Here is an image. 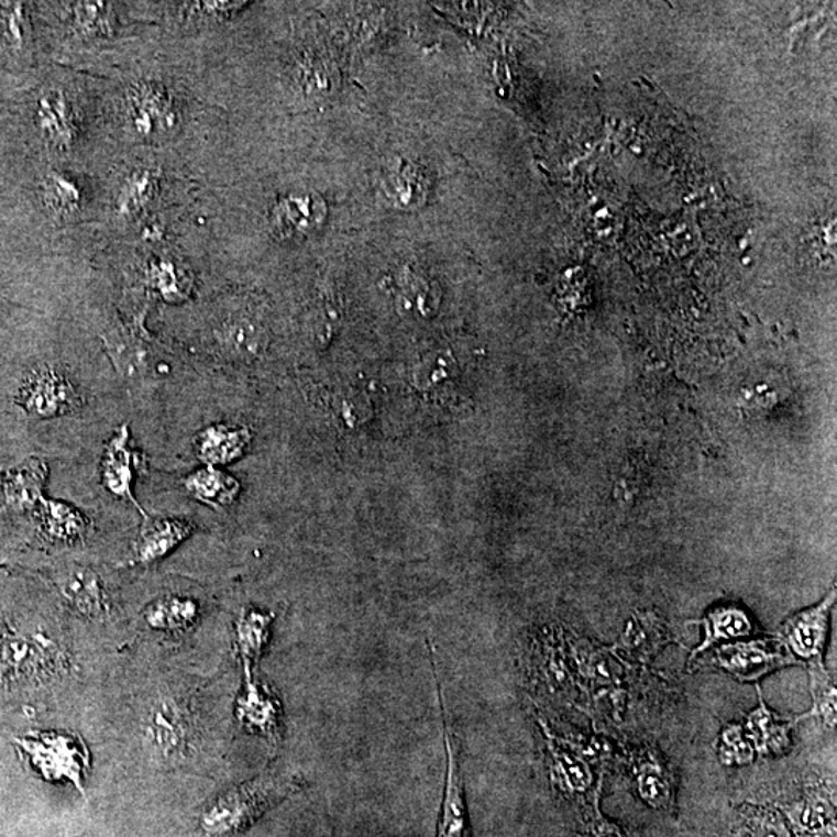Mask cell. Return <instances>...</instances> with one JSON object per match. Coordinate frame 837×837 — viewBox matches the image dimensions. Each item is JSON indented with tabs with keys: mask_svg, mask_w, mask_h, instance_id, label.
I'll return each instance as SVG.
<instances>
[{
	"mask_svg": "<svg viewBox=\"0 0 837 837\" xmlns=\"http://www.w3.org/2000/svg\"><path fill=\"white\" fill-rule=\"evenodd\" d=\"M434 680H437L438 696L441 701L442 730H444L447 752L445 791L437 837H472L467 805H465L464 782H462L460 741L447 722L444 696H442L437 673H434Z\"/></svg>",
	"mask_w": 837,
	"mask_h": 837,
	"instance_id": "obj_6",
	"label": "cell"
},
{
	"mask_svg": "<svg viewBox=\"0 0 837 837\" xmlns=\"http://www.w3.org/2000/svg\"><path fill=\"white\" fill-rule=\"evenodd\" d=\"M199 607L192 598L166 596L153 602L146 608V623L158 631H188L196 624Z\"/></svg>",
	"mask_w": 837,
	"mask_h": 837,
	"instance_id": "obj_21",
	"label": "cell"
},
{
	"mask_svg": "<svg viewBox=\"0 0 837 837\" xmlns=\"http://www.w3.org/2000/svg\"><path fill=\"white\" fill-rule=\"evenodd\" d=\"M320 221V202L309 195L286 196L272 211V222L283 234L309 233Z\"/></svg>",
	"mask_w": 837,
	"mask_h": 837,
	"instance_id": "obj_19",
	"label": "cell"
},
{
	"mask_svg": "<svg viewBox=\"0 0 837 837\" xmlns=\"http://www.w3.org/2000/svg\"><path fill=\"white\" fill-rule=\"evenodd\" d=\"M746 819L753 837H793L785 819L775 810L746 808Z\"/></svg>",
	"mask_w": 837,
	"mask_h": 837,
	"instance_id": "obj_33",
	"label": "cell"
},
{
	"mask_svg": "<svg viewBox=\"0 0 837 837\" xmlns=\"http://www.w3.org/2000/svg\"><path fill=\"white\" fill-rule=\"evenodd\" d=\"M299 788V780L265 774L219 794L200 813L192 837H241Z\"/></svg>",
	"mask_w": 837,
	"mask_h": 837,
	"instance_id": "obj_2",
	"label": "cell"
},
{
	"mask_svg": "<svg viewBox=\"0 0 837 837\" xmlns=\"http://www.w3.org/2000/svg\"><path fill=\"white\" fill-rule=\"evenodd\" d=\"M718 759L725 767H746L756 759V751L746 738L744 726L730 723L718 737Z\"/></svg>",
	"mask_w": 837,
	"mask_h": 837,
	"instance_id": "obj_30",
	"label": "cell"
},
{
	"mask_svg": "<svg viewBox=\"0 0 837 837\" xmlns=\"http://www.w3.org/2000/svg\"><path fill=\"white\" fill-rule=\"evenodd\" d=\"M249 441L250 434L245 428L208 427L197 439V452L207 467H214L241 456Z\"/></svg>",
	"mask_w": 837,
	"mask_h": 837,
	"instance_id": "obj_17",
	"label": "cell"
},
{
	"mask_svg": "<svg viewBox=\"0 0 837 837\" xmlns=\"http://www.w3.org/2000/svg\"><path fill=\"white\" fill-rule=\"evenodd\" d=\"M195 526L179 518H165V520H147L145 528L140 533L137 547H135L134 562L150 564L168 555L173 549L179 547L181 541L191 536Z\"/></svg>",
	"mask_w": 837,
	"mask_h": 837,
	"instance_id": "obj_15",
	"label": "cell"
},
{
	"mask_svg": "<svg viewBox=\"0 0 837 837\" xmlns=\"http://www.w3.org/2000/svg\"><path fill=\"white\" fill-rule=\"evenodd\" d=\"M714 662L738 681L752 683L797 661L779 639H741L715 650Z\"/></svg>",
	"mask_w": 837,
	"mask_h": 837,
	"instance_id": "obj_4",
	"label": "cell"
},
{
	"mask_svg": "<svg viewBox=\"0 0 837 837\" xmlns=\"http://www.w3.org/2000/svg\"><path fill=\"white\" fill-rule=\"evenodd\" d=\"M147 283L153 287L155 291L162 295L163 298L180 299L185 297V284L181 283V274L177 271L176 265L166 263V261H158L151 265L147 271Z\"/></svg>",
	"mask_w": 837,
	"mask_h": 837,
	"instance_id": "obj_32",
	"label": "cell"
},
{
	"mask_svg": "<svg viewBox=\"0 0 837 837\" xmlns=\"http://www.w3.org/2000/svg\"><path fill=\"white\" fill-rule=\"evenodd\" d=\"M384 189L394 206L404 210L418 208L426 200V177L418 166L401 162L386 173Z\"/></svg>",
	"mask_w": 837,
	"mask_h": 837,
	"instance_id": "obj_22",
	"label": "cell"
},
{
	"mask_svg": "<svg viewBox=\"0 0 837 837\" xmlns=\"http://www.w3.org/2000/svg\"><path fill=\"white\" fill-rule=\"evenodd\" d=\"M158 184L161 179L153 168H135L129 173L115 197L117 216L121 219L137 218L153 202Z\"/></svg>",
	"mask_w": 837,
	"mask_h": 837,
	"instance_id": "obj_20",
	"label": "cell"
},
{
	"mask_svg": "<svg viewBox=\"0 0 837 837\" xmlns=\"http://www.w3.org/2000/svg\"><path fill=\"white\" fill-rule=\"evenodd\" d=\"M26 16L21 3H0V44L18 51L25 44Z\"/></svg>",
	"mask_w": 837,
	"mask_h": 837,
	"instance_id": "obj_31",
	"label": "cell"
},
{
	"mask_svg": "<svg viewBox=\"0 0 837 837\" xmlns=\"http://www.w3.org/2000/svg\"><path fill=\"white\" fill-rule=\"evenodd\" d=\"M244 2H189L184 3L185 10L188 13L197 14V16L221 19L230 18L231 14L236 13L244 7Z\"/></svg>",
	"mask_w": 837,
	"mask_h": 837,
	"instance_id": "obj_35",
	"label": "cell"
},
{
	"mask_svg": "<svg viewBox=\"0 0 837 837\" xmlns=\"http://www.w3.org/2000/svg\"><path fill=\"white\" fill-rule=\"evenodd\" d=\"M35 123L45 142L69 150L78 139L77 113L63 90L48 89L36 98Z\"/></svg>",
	"mask_w": 837,
	"mask_h": 837,
	"instance_id": "obj_10",
	"label": "cell"
},
{
	"mask_svg": "<svg viewBox=\"0 0 837 837\" xmlns=\"http://www.w3.org/2000/svg\"><path fill=\"white\" fill-rule=\"evenodd\" d=\"M41 525L51 539L74 543L85 539L89 522L74 506L59 502H43L40 510Z\"/></svg>",
	"mask_w": 837,
	"mask_h": 837,
	"instance_id": "obj_23",
	"label": "cell"
},
{
	"mask_svg": "<svg viewBox=\"0 0 837 837\" xmlns=\"http://www.w3.org/2000/svg\"><path fill=\"white\" fill-rule=\"evenodd\" d=\"M833 817V808L828 801L822 797H812L805 802L801 813V825L808 832H821L829 824Z\"/></svg>",
	"mask_w": 837,
	"mask_h": 837,
	"instance_id": "obj_34",
	"label": "cell"
},
{
	"mask_svg": "<svg viewBox=\"0 0 837 837\" xmlns=\"http://www.w3.org/2000/svg\"><path fill=\"white\" fill-rule=\"evenodd\" d=\"M128 119L140 137H153L177 126L179 109L173 95L157 82H139L129 90Z\"/></svg>",
	"mask_w": 837,
	"mask_h": 837,
	"instance_id": "obj_9",
	"label": "cell"
},
{
	"mask_svg": "<svg viewBox=\"0 0 837 837\" xmlns=\"http://www.w3.org/2000/svg\"><path fill=\"white\" fill-rule=\"evenodd\" d=\"M238 719L250 733L263 735L272 744H278L282 707L267 685L257 683L253 675H245L244 691L238 700Z\"/></svg>",
	"mask_w": 837,
	"mask_h": 837,
	"instance_id": "obj_11",
	"label": "cell"
},
{
	"mask_svg": "<svg viewBox=\"0 0 837 837\" xmlns=\"http://www.w3.org/2000/svg\"><path fill=\"white\" fill-rule=\"evenodd\" d=\"M70 669L69 654L41 625L0 617V693H21L53 683Z\"/></svg>",
	"mask_w": 837,
	"mask_h": 837,
	"instance_id": "obj_1",
	"label": "cell"
},
{
	"mask_svg": "<svg viewBox=\"0 0 837 837\" xmlns=\"http://www.w3.org/2000/svg\"><path fill=\"white\" fill-rule=\"evenodd\" d=\"M810 687H812L813 709L799 719L816 717L829 729L836 727V684L825 670L824 661L810 662Z\"/></svg>",
	"mask_w": 837,
	"mask_h": 837,
	"instance_id": "obj_28",
	"label": "cell"
},
{
	"mask_svg": "<svg viewBox=\"0 0 837 837\" xmlns=\"http://www.w3.org/2000/svg\"><path fill=\"white\" fill-rule=\"evenodd\" d=\"M146 735L163 759H184L195 740L191 709L184 700L163 696L147 712Z\"/></svg>",
	"mask_w": 837,
	"mask_h": 837,
	"instance_id": "obj_5",
	"label": "cell"
},
{
	"mask_svg": "<svg viewBox=\"0 0 837 837\" xmlns=\"http://www.w3.org/2000/svg\"><path fill=\"white\" fill-rule=\"evenodd\" d=\"M759 706L746 717L744 726L746 738L752 745L753 751L760 757H778L790 751L793 746L791 729L794 722H786L779 717L774 711L769 709L761 696L760 687Z\"/></svg>",
	"mask_w": 837,
	"mask_h": 837,
	"instance_id": "obj_13",
	"label": "cell"
},
{
	"mask_svg": "<svg viewBox=\"0 0 837 837\" xmlns=\"http://www.w3.org/2000/svg\"><path fill=\"white\" fill-rule=\"evenodd\" d=\"M134 453L129 445L128 427H121L115 437L106 449L103 458V480L104 486L120 498H126L132 503L143 517H146L145 510L139 506L137 499L132 494V481H134Z\"/></svg>",
	"mask_w": 837,
	"mask_h": 837,
	"instance_id": "obj_16",
	"label": "cell"
},
{
	"mask_svg": "<svg viewBox=\"0 0 837 837\" xmlns=\"http://www.w3.org/2000/svg\"><path fill=\"white\" fill-rule=\"evenodd\" d=\"M60 596L75 612L90 619L108 615V594L101 579L89 568L70 566L55 577Z\"/></svg>",
	"mask_w": 837,
	"mask_h": 837,
	"instance_id": "obj_12",
	"label": "cell"
},
{
	"mask_svg": "<svg viewBox=\"0 0 837 837\" xmlns=\"http://www.w3.org/2000/svg\"><path fill=\"white\" fill-rule=\"evenodd\" d=\"M70 26L78 36L106 37L113 32V10L106 2H71L67 3Z\"/></svg>",
	"mask_w": 837,
	"mask_h": 837,
	"instance_id": "obj_26",
	"label": "cell"
},
{
	"mask_svg": "<svg viewBox=\"0 0 837 837\" xmlns=\"http://www.w3.org/2000/svg\"><path fill=\"white\" fill-rule=\"evenodd\" d=\"M835 602L836 591L833 590L819 604L795 613L783 623L779 641L793 657L808 662L824 661L822 657L827 647L829 616Z\"/></svg>",
	"mask_w": 837,
	"mask_h": 837,
	"instance_id": "obj_7",
	"label": "cell"
},
{
	"mask_svg": "<svg viewBox=\"0 0 837 837\" xmlns=\"http://www.w3.org/2000/svg\"><path fill=\"white\" fill-rule=\"evenodd\" d=\"M636 786L647 805L665 808L672 799V783L664 764L654 756L642 757L635 767Z\"/></svg>",
	"mask_w": 837,
	"mask_h": 837,
	"instance_id": "obj_25",
	"label": "cell"
},
{
	"mask_svg": "<svg viewBox=\"0 0 837 837\" xmlns=\"http://www.w3.org/2000/svg\"><path fill=\"white\" fill-rule=\"evenodd\" d=\"M14 745L32 768L48 782H70L85 794L89 751L78 737L64 733H33L14 738Z\"/></svg>",
	"mask_w": 837,
	"mask_h": 837,
	"instance_id": "obj_3",
	"label": "cell"
},
{
	"mask_svg": "<svg viewBox=\"0 0 837 837\" xmlns=\"http://www.w3.org/2000/svg\"><path fill=\"white\" fill-rule=\"evenodd\" d=\"M185 486L199 502L207 505L225 506L238 494V483L214 467H206L189 475Z\"/></svg>",
	"mask_w": 837,
	"mask_h": 837,
	"instance_id": "obj_27",
	"label": "cell"
},
{
	"mask_svg": "<svg viewBox=\"0 0 837 837\" xmlns=\"http://www.w3.org/2000/svg\"><path fill=\"white\" fill-rule=\"evenodd\" d=\"M590 837H624L623 832L615 824L607 821H598L591 828Z\"/></svg>",
	"mask_w": 837,
	"mask_h": 837,
	"instance_id": "obj_36",
	"label": "cell"
},
{
	"mask_svg": "<svg viewBox=\"0 0 837 837\" xmlns=\"http://www.w3.org/2000/svg\"><path fill=\"white\" fill-rule=\"evenodd\" d=\"M700 624L704 627V639L692 651L691 662L717 643L741 641V639L751 638L756 632L752 617L737 605H719L712 608Z\"/></svg>",
	"mask_w": 837,
	"mask_h": 837,
	"instance_id": "obj_14",
	"label": "cell"
},
{
	"mask_svg": "<svg viewBox=\"0 0 837 837\" xmlns=\"http://www.w3.org/2000/svg\"><path fill=\"white\" fill-rule=\"evenodd\" d=\"M549 759H551L552 782L560 791L568 794H582L594 782L593 771L582 757L568 751L562 745L549 738Z\"/></svg>",
	"mask_w": 837,
	"mask_h": 837,
	"instance_id": "obj_18",
	"label": "cell"
},
{
	"mask_svg": "<svg viewBox=\"0 0 837 837\" xmlns=\"http://www.w3.org/2000/svg\"><path fill=\"white\" fill-rule=\"evenodd\" d=\"M43 197L53 213L69 216L81 206L82 189L69 174L53 172L45 177Z\"/></svg>",
	"mask_w": 837,
	"mask_h": 837,
	"instance_id": "obj_29",
	"label": "cell"
},
{
	"mask_svg": "<svg viewBox=\"0 0 837 837\" xmlns=\"http://www.w3.org/2000/svg\"><path fill=\"white\" fill-rule=\"evenodd\" d=\"M272 616L250 609L242 613L236 628V646L240 650L245 675H253V667L268 641Z\"/></svg>",
	"mask_w": 837,
	"mask_h": 837,
	"instance_id": "obj_24",
	"label": "cell"
},
{
	"mask_svg": "<svg viewBox=\"0 0 837 837\" xmlns=\"http://www.w3.org/2000/svg\"><path fill=\"white\" fill-rule=\"evenodd\" d=\"M19 405L33 418H58L79 407V396L69 378L52 366L37 367L22 384Z\"/></svg>",
	"mask_w": 837,
	"mask_h": 837,
	"instance_id": "obj_8",
	"label": "cell"
}]
</instances>
